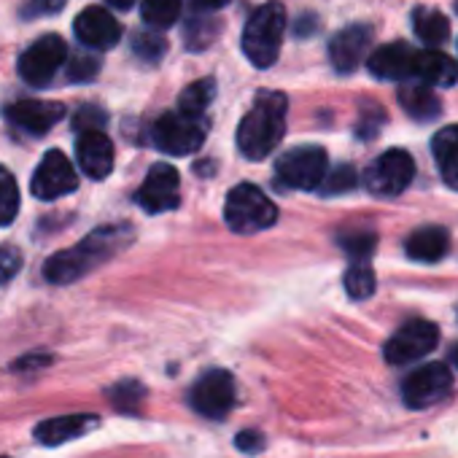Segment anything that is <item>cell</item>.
Masks as SVG:
<instances>
[{
	"mask_svg": "<svg viewBox=\"0 0 458 458\" xmlns=\"http://www.w3.org/2000/svg\"><path fill=\"white\" fill-rule=\"evenodd\" d=\"M132 238H135V233L130 224L100 226L92 235H87L79 246L49 257V262L44 265V278L57 286L73 284V281L84 278L87 273H92L95 267H100L103 262L122 254L132 243Z\"/></svg>",
	"mask_w": 458,
	"mask_h": 458,
	"instance_id": "1",
	"label": "cell"
},
{
	"mask_svg": "<svg viewBox=\"0 0 458 458\" xmlns=\"http://www.w3.org/2000/svg\"><path fill=\"white\" fill-rule=\"evenodd\" d=\"M286 108L289 100L284 92L265 89L257 95L254 108L243 116L238 127V148L246 159H265L276 151L286 132Z\"/></svg>",
	"mask_w": 458,
	"mask_h": 458,
	"instance_id": "2",
	"label": "cell"
},
{
	"mask_svg": "<svg viewBox=\"0 0 458 458\" xmlns=\"http://www.w3.org/2000/svg\"><path fill=\"white\" fill-rule=\"evenodd\" d=\"M284 30H286V9L278 0H270V4L257 9L243 30V55L249 57V63L257 68L276 65L284 44Z\"/></svg>",
	"mask_w": 458,
	"mask_h": 458,
	"instance_id": "3",
	"label": "cell"
},
{
	"mask_svg": "<svg viewBox=\"0 0 458 458\" xmlns=\"http://www.w3.org/2000/svg\"><path fill=\"white\" fill-rule=\"evenodd\" d=\"M224 221L233 233L251 235V233H262V229L278 221V208L259 186L241 183L226 194Z\"/></svg>",
	"mask_w": 458,
	"mask_h": 458,
	"instance_id": "4",
	"label": "cell"
},
{
	"mask_svg": "<svg viewBox=\"0 0 458 458\" xmlns=\"http://www.w3.org/2000/svg\"><path fill=\"white\" fill-rule=\"evenodd\" d=\"M329 157L321 146H297V148H289L286 154L278 157L276 162V173H278V181L289 189H302V191H310V189H318L324 175L329 173Z\"/></svg>",
	"mask_w": 458,
	"mask_h": 458,
	"instance_id": "5",
	"label": "cell"
},
{
	"mask_svg": "<svg viewBox=\"0 0 458 458\" xmlns=\"http://www.w3.org/2000/svg\"><path fill=\"white\" fill-rule=\"evenodd\" d=\"M208 124L202 116H186V114H165L154 122L151 140L159 151L173 154V157H186L194 154L205 143Z\"/></svg>",
	"mask_w": 458,
	"mask_h": 458,
	"instance_id": "6",
	"label": "cell"
},
{
	"mask_svg": "<svg viewBox=\"0 0 458 458\" xmlns=\"http://www.w3.org/2000/svg\"><path fill=\"white\" fill-rule=\"evenodd\" d=\"M415 178V159L404 148H388L364 170V189L375 197H396Z\"/></svg>",
	"mask_w": 458,
	"mask_h": 458,
	"instance_id": "7",
	"label": "cell"
},
{
	"mask_svg": "<svg viewBox=\"0 0 458 458\" xmlns=\"http://www.w3.org/2000/svg\"><path fill=\"white\" fill-rule=\"evenodd\" d=\"M68 60V44L57 33L41 36L20 57V76L30 87H47Z\"/></svg>",
	"mask_w": 458,
	"mask_h": 458,
	"instance_id": "8",
	"label": "cell"
},
{
	"mask_svg": "<svg viewBox=\"0 0 458 458\" xmlns=\"http://www.w3.org/2000/svg\"><path fill=\"white\" fill-rule=\"evenodd\" d=\"M439 343V329L431 321L423 318H412L404 327H399V332L386 343L383 356L388 364L394 367H404L412 364L423 356H428Z\"/></svg>",
	"mask_w": 458,
	"mask_h": 458,
	"instance_id": "9",
	"label": "cell"
},
{
	"mask_svg": "<svg viewBox=\"0 0 458 458\" xmlns=\"http://www.w3.org/2000/svg\"><path fill=\"white\" fill-rule=\"evenodd\" d=\"M450 388H453L450 367L442 361H431V364L412 369L402 380V399L410 410H426L437 404L439 399H445Z\"/></svg>",
	"mask_w": 458,
	"mask_h": 458,
	"instance_id": "10",
	"label": "cell"
},
{
	"mask_svg": "<svg viewBox=\"0 0 458 458\" xmlns=\"http://www.w3.org/2000/svg\"><path fill=\"white\" fill-rule=\"evenodd\" d=\"M189 404L202 418H226L235 407V377L226 369H208L189 394Z\"/></svg>",
	"mask_w": 458,
	"mask_h": 458,
	"instance_id": "11",
	"label": "cell"
},
{
	"mask_svg": "<svg viewBox=\"0 0 458 458\" xmlns=\"http://www.w3.org/2000/svg\"><path fill=\"white\" fill-rule=\"evenodd\" d=\"M79 186V175L71 165V159L63 154V151H49L41 165L36 167L33 173V181H30V191L38 197V199H57V197H65L71 191H76Z\"/></svg>",
	"mask_w": 458,
	"mask_h": 458,
	"instance_id": "12",
	"label": "cell"
},
{
	"mask_svg": "<svg viewBox=\"0 0 458 458\" xmlns=\"http://www.w3.org/2000/svg\"><path fill=\"white\" fill-rule=\"evenodd\" d=\"M178 170L173 165H154L146 175V181L140 183V189L135 191V202L146 210V213H165L178 208Z\"/></svg>",
	"mask_w": 458,
	"mask_h": 458,
	"instance_id": "13",
	"label": "cell"
},
{
	"mask_svg": "<svg viewBox=\"0 0 458 458\" xmlns=\"http://www.w3.org/2000/svg\"><path fill=\"white\" fill-rule=\"evenodd\" d=\"M73 33L76 38L87 47V49H95V52H106L111 47L119 44L122 38V25L119 20L103 9V6H89L84 9L76 22H73Z\"/></svg>",
	"mask_w": 458,
	"mask_h": 458,
	"instance_id": "14",
	"label": "cell"
},
{
	"mask_svg": "<svg viewBox=\"0 0 458 458\" xmlns=\"http://www.w3.org/2000/svg\"><path fill=\"white\" fill-rule=\"evenodd\" d=\"M372 47L369 25H348L329 41V60L337 73H353Z\"/></svg>",
	"mask_w": 458,
	"mask_h": 458,
	"instance_id": "15",
	"label": "cell"
},
{
	"mask_svg": "<svg viewBox=\"0 0 458 458\" xmlns=\"http://www.w3.org/2000/svg\"><path fill=\"white\" fill-rule=\"evenodd\" d=\"M6 116L20 130L33 132V135H44L57 122H63L65 106L63 103H52V100H20V103H12L6 108Z\"/></svg>",
	"mask_w": 458,
	"mask_h": 458,
	"instance_id": "16",
	"label": "cell"
},
{
	"mask_svg": "<svg viewBox=\"0 0 458 458\" xmlns=\"http://www.w3.org/2000/svg\"><path fill=\"white\" fill-rule=\"evenodd\" d=\"M412 63H415V49L404 41H394L386 44L380 49H375L367 57V68L375 79L383 81H402L412 76Z\"/></svg>",
	"mask_w": 458,
	"mask_h": 458,
	"instance_id": "17",
	"label": "cell"
},
{
	"mask_svg": "<svg viewBox=\"0 0 458 458\" xmlns=\"http://www.w3.org/2000/svg\"><path fill=\"white\" fill-rule=\"evenodd\" d=\"M76 159L81 165V170L95 178L103 181L111 170H114V143L106 132L92 130V132H81L76 140Z\"/></svg>",
	"mask_w": 458,
	"mask_h": 458,
	"instance_id": "18",
	"label": "cell"
},
{
	"mask_svg": "<svg viewBox=\"0 0 458 458\" xmlns=\"http://www.w3.org/2000/svg\"><path fill=\"white\" fill-rule=\"evenodd\" d=\"M100 426V418L95 415H87V412H73V415H57V418H49V420H41L36 426V439L41 445H63V442H71V439H79L84 434H89L92 428Z\"/></svg>",
	"mask_w": 458,
	"mask_h": 458,
	"instance_id": "19",
	"label": "cell"
},
{
	"mask_svg": "<svg viewBox=\"0 0 458 458\" xmlns=\"http://www.w3.org/2000/svg\"><path fill=\"white\" fill-rule=\"evenodd\" d=\"M412 76L428 89L431 87H453L458 81V63L439 49L415 52Z\"/></svg>",
	"mask_w": 458,
	"mask_h": 458,
	"instance_id": "20",
	"label": "cell"
},
{
	"mask_svg": "<svg viewBox=\"0 0 458 458\" xmlns=\"http://www.w3.org/2000/svg\"><path fill=\"white\" fill-rule=\"evenodd\" d=\"M447 251H450V235L442 226H420L404 243V254L412 262H423V265L439 262Z\"/></svg>",
	"mask_w": 458,
	"mask_h": 458,
	"instance_id": "21",
	"label": "cell"
},
{
	"mask_svg": "<svg viewBox=\"0 0 458 458\" xmlns=\"http://www.w3.org/2000/svg\"><path fill=\"white\" fill-rule=\"evenodd\" d=\"M431 154L442 181L458 191V124H450L431 138Z\"/></svg>",
	"mask_w": 458,
	"mask_h": 458,
	"instance_id": "22",
	"label": "cell"
},
{
	"mask_svg": "<svg viewBox=\"0 0 458 458\" xmlns=\"http://www.w3.org/2000/svg\"><path fill=\"white\" fill-rule=\"evenodd\" d=\"M399 106L415 122H434L442 114L439 98L428 87H423V84H404L399 89Z\"/></svg>",
	"mask_w": 458,
	"mask_h": 458,
	"instance_id": "23",
	"label": "cell"
},
{
	"mask_svg": "<svg viewBox=\"0 0 458 458\" xmlns=\"http://www.w3.org/2000/svg\"><path fill=\"white\" fill-rule=\"evenodd\" d=\"M412 30H415L418 41H423L426 47L437 49V47H442V44L447 41V36H450V22H447V17L439 14L437 9H423V6H418V9L412 12Z\"/></svg>",
	"mask_w": 458,
	"mask_h": 458,
	"instance_id": "24",
	"label": "cell"
},
{
	"mask_svg": "<svg viewBox=\"0 0 458 458\" xmlns=\"http://www.w3.org/2000/svg\"><path fill=\"white\" fill-rule=\"evenodd\" d=\"M216 98V84L213 79H199L194 84H189L181 98H178V114H186V116H202L205 108L213 103Z\"/></svg>",
	"mask_w": 458,
	"mask_h": 458,
	"instance_id": "25",
	"label": "cell"
},
{
	"mask_svg": "<svg viewBox=\"0 0 458 458\" xmlns=\"http://www.w3.org/2000/svg\"><path fill=\"white\" fill-rule=\"evenodd\" d=\"M181 6H183V0H143L140 14H143V22L151 28H170L178 22Z\"/></svg>",
	"mask_w": 458,
	"mask_h": 458,
	"instance_id": "26",
	"label": "cell"
},
{
	"mask_svg": "<svg viewBox=\"0 0 458 458\" xmlns=\"http://www.w3.org/2000/svg\"><path fill=\"white\" fill-rule=\"evenodd\" d=\"M377 289V281H375V273L369 265L364 262H356L348 267L345 273V292L351 300H369Z\"/></svg>",
	"mask_w": 458,
	"mask_h": 458,
	"instance_id": "27",
	"label": "cell"
},
{
	"mask_svg": "<svg viewBox=\"0 0 458 458\" xmlns=\"http://www.w3.org/2000/svg\"><path fill=\"white\" fill-rule=\"evenodd\" d=\"M20 213V186L14 175L0 167V226H9Z\"/></svg>",
	"mask_w": 458,
	"mask_h": 458,
	"instance_id": "28",
	"label": "cell"
},
{
	"mask_svg": "<svg viewBox=\"0 0 458 458\" xmlns=\"http://www.w3.org/2000/svg\"><path fill=\"white\" fill-rule=\"evenodd\" d=\"M143 396H146V388L138 380H124V383H116L114 388H108V399L122 412H138Z\"/></svg>",
	"mask_w": 458,
	"mask_h": 458,
	"instance_id": "29",
	"label": "cell"
},
{
	"mask_svg": "<svg viewBox=\"0 0 458 458\" xmlns=\"http://www.w3.org/2000/svg\"><path fill=\"white\" fill-rule=\"evenodd\" d=\"M337 243H340V249L353 262H367L372 257L375 246H377V238H375V233H364V229H361V233H345V235H340Z\"/></svg>",
	"mask_w": 458,
	"mask_h": 458,
	"instance_id": "30",
	"label": "cell"
},
{
	"mask_svg": "<svg viewBox=\"0 0 458 458\" xmlns=\"http://www.w3.org/2000/svg\"><path fill=\"white\" fill-rule=\"evenodd\" d=\"M356 183H359L356 170H353L351 165H340V167H335L332 173L324 175L318 191H321V194H329V197H332V194H345V191H351Z\"/></svg>",
	"mask_w": 458,
	"mask_h": 458,
	"instance_id": "31",
	"label": "cell"
},
{
	"mask_svg": "<svg viewBox=\"0 0 458 458\" xmlns=\"http://www.w3.org/2000/svg\"><path fill=\"white\" fill-rule=\"evenodd\" d=\"M165 49H167V44L157 33H135V38H132V52L143 63H159Z\"/></svg>",
	"mask_w": 458,
	"mask_h": 458,
	"instance_id": "32",
	"label": "cell"
},
{
	"mask_svg": "<svg viewBox=\"0 0 458 458\" xmlns=\"http://www.w3.org/2000/svg\"><path fill=\"white\" fill-rule=\"evenodd\" d=\"M100 71V60L95 55H87V52H79V55H71L68 60V76L71 81H92Z\"/></svg>",
	"mask_w": 458,
	"mask_h": 458,
	"instance_id": "33",
	"label": "cell"
},
{
	"mask_svg": "<svg viewBox=\"0 0 458 458\" xmlns=\"http://www.w3.org/2000/svg\"><path fill=\"white\" fill-rule=\"evenodd\" d=\"M22 267V251L17 246H0V284H9Z\"/></svg>",
	"mask_w": 458,
	"mask_h": 458,
	"instance_id": "34",
	"label": "cell"
},
{
	"mask_svg": "<svg viewBox=\"0 0 458 458\" xmlns=\"http://www.w3.org/2000/svg\"><path fill=\"white\" fill-rule=\"evenodd\" d=\"M65 9V0H28L22 6L25 20H38V17H52Z\"/></svg>",
	"mask_w": 458,
	"mask_h": 458,
	"instance_id": "35",
	"label": "cell"
},
{
	"mask_svg": "<svg viewBox=\"0 0 458 458\" xmlns=\"http://www.w3.org/2000/svg\"><path fill=\"white\" fill-rule=\"evenodd\" d=\"M106 124V114L95 106H84L76 116H73V127L79 132H92V130H100Z\"/></svg>",
	"mask_w": 458,
	"mask_h": 458,
	"instance_id": "36",
	"label": "cell"
},
{
	"mask_svg": "<svg viewBox=\"0 0 458 458\" xmlns=\"http://www.w3.org/2000/svg\"><path fill=\"white\" fill-rule=\"evenodd\" d=\"M235 445H238L243 453L254 455V453H259V450L265 447V437H262L259 431H243V434L235 439Z\"/></svg>",
	"mask_w": 458,
	"mask_h": 458,
	"instance_id": "37",
	"label": "cell"
},
{
	"mask_svg": "<svg viewBox=\"0 0 458 458\" xmlns=\"http://www.w3.org/2000/svg\"><path fill=\"white\" fill-rule=\"evenodd\" d=\"M49 361H52V359H49V356H44V353H41V356H28V359L17 361V369H20V367L33 369V367H44V364H49Z\"/></svg>",
	"mask_w": 458,
	"mask_h": 458,
	"instance_id": "38",
	"label": "cell"
},
{
	"mask_svg": "<svg viewBox=\"0 0 458 458\" xmlns=\"http://www.w3.org/2000/svg\"><path fill=\"white\" fill-rule=\"evenodd\" d=\"M229 0H194V6L205 9V12H216V9H224Z\"/></svg>",
	"mask_w": 458,
	"mask_h": 458,
	"instance_id": "39",
	"label": "cell"
},
{
	"mask_svg": "<svg viewBox=\"0 0 458 458\" xmlns=\"http://www.w3.org/2000/svg\"><path fill=\"white\" fill-rule=\"evenodd\" d=\"M108 4H111L114 9H132L135 0H108Z\"/></svg>",
	"mask_w": 458,
	"mask_h": 458,
	"instance_id": "40",
	"label": "cell"
},
{
	"mask_svg": "<svg viewBox=\"0 0 458 458\" xmlns=\"http://www.w3.org/2000/svg\"><path fill=\"white\" fill-rule=\"evenodd\" d=\"M453 364L458 367V345H455V351H453Z\"/></svg>",
	"mask_w": 458,
	"mask_h": 458,
	"instance_id": "41",
	"label": "cell"
},
{
	"mask_svg": "<svg viewBox=\"0 0 458 458\" xmlns=\"http://www.w3.org/2000/svg\"><path fill=\"white\" fill-rule=\"evenodd\" d=\"M453 9H455V14H458V0H455V4H453Z\"/></svg>",
	"mask_w": 458,
	"mask_h": 458,
	"instance_id": "42",
	"label": "cell"
},
{
	"mask_svg": "<svg viewBox=\"0 0 458 458\" xmlns=\"http://www.w3.org/2000/svg\"><path fill=\"white\" fill-rule=\"evenodd\" d=\"M0 458H9V455H0Z\"/></svg>",
	"mask_w": 458,
	"mask_h": 458,
	"instance_id": "43",
	"label": "cell"
}]
</instances>
